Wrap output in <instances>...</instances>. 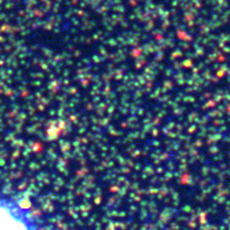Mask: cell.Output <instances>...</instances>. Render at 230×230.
I'll use <instances>...</instances> for the list:
<instances>
[{"instance_id": "obj_1", "label": "cell", "mask_w": 230, "mask_h": 230, "mask_svg": "<svg viewBox=\"0 0 230 230\" xmlns=\"http://www.w3.org/2000/svg\"><path fill=\"white\" fill-rule=\"evenodd\" d=\"M0 230H35L30 217L14 203L0 201Z\"/></svg>"}]
</instances>
